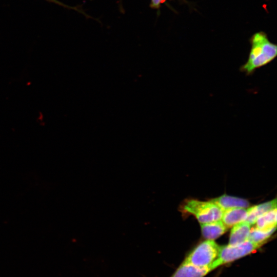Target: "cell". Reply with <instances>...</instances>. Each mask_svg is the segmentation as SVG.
<instances>
[{
  "instance_id": "1",
  "label": "cell",
  "mask_w": 277,
  "mask_h": 277,
  "mask_svg": "<svg viewBox=\"0 0 277 277\" xmlns=\"http://www.w3.org/2000/svg\"><path fill=\"white\" fill-rule=\"evenodd\" d=\"M249 41L251 49L248 60L240 68V71L247 76L270 63L277 56V46L269 41L265 32L254 33Z\"/></svg>"
},
{
  "instance_id": "2",
  "label": "cell",
  "mask_w": 277,
  "mask_h": 277,
  "mask_svg": "<svg viewBox=\"0 0 277 277\" xmlns=\"http://www.w3.org/2000/svg\"><path fill=\"white\" fill-rule=\"evenodd\" d=\"M262 245L248 240L238 244L220 247L217 256L210 266V269L212 271L222 265L253 253Z\"/></svg>"
},
{
  "instance_id": "3",
  "label": "cell",
  "mask_w": 277,
  "mask_h": 277,
  "mask_svg": "<svg viewBox=\"0 0 277 277\" xmlns=\"http://www.w3.org/2000/svg\"><path fill=\"white\" fill-rule=\"evenodd\" d=\"M219 248L220 246L213 240H207L198 244L183 263L199 268H210L217 256Z\"/></svg>"
},
{
  "instance_id": "4",
  "label": "cell",
  "mask_w": 277,
  "mask_h": 277,
  "mask_svg": "<svg viewBox=\"0 0 277 277\" xmlns=\"http://www.w3.org/2000/svg\"><path fill=\"white\" fill-rule=\"evenodd\" d=\"M183 210L193 215L200 223L220 220L223 210L216 204L210 201L190 200L185 202Z\"/></svg>"
},
{
  "instance_id": "5",
  "label": "cell",
  "mask_w": 277,
  "mask_h": 277,
  "mask_svg": "<svg viewBox=\"0 0 277 277\" xmlns=\"http://www.w3.org/2000/svg\"><path fill=\"white\" fill-rule=\"evenodd\" d=\"M247 214L248 210L245 208H230L223 211L221 221L227 228H229L245 221Z\"/></svg>"
},
{
  "instance_id": "6",
  "label": "cell",
  "mask_w": 277,
  "mask_h": 277,
  "mask_svg": "<svg viewBox=\"0 0 277 277\" xmlns=\"http://www.w3.org/2000/svg\"><path fill=\"white\" fill-rule=\"evenodd\" d=\"M200 225L202 235L207 240L216 239L227 230V227L221 220L209 223H201Z\"/></svg>"
},
{
  "instance_id": "7",
  "label": "cell",
  "mask_w": 277,
  "mask_h": 277,
  "mask_svg": "<svg viewBox=\"0 0 277 277\" xmlns=\"http://www.w3.org/2000/svg\"><path fill=\"white\" fill-rule=\"evenodd\" d=\"M251 225L243 221L232 226L229 236V244L236 245L248 240Z\"/></svg>"
},
{
  "instance_id": "8",
  "label": "cell",
  "mask_w": 277,
  "mask_h": 277,
  "mask_svg": "<svg viewBox=\"0 0 277 277\" xmlns=\"http://www.w3.org/2000/svg\"><path fill=\"white\" fill-rule=\"evenodd\" d=\"M210 271L209 268H199L183 262L170 277H204Z\"/></svg>"
},
{
  "instance_id": "9",
  "label": "cell",
  "mask_w": 277,
  "mask_h": 277,
  "mask_svg": "<svg viewBox=\"0 0 277 277\" xmlns=\"http://www.w3.org/2000/svg\"><path fill=\"white\" fill-rule=\"evenodd\" d=\"M211 201L216 204L223 211L233 208H247L249 206V202L245 199L226 194Z\"/></svg>"
},
{
  "instance_id": "10",
  "label": "cell",
  "mask_w": 277,
  "mask_h": 277,
  "mask_svg": "<svg viewBox=\"0 0 277 277\" xmlns=\"http://www.w3.org/2000/svg\"><path fill=\"white\" fill-rule=\"evenodd\" d=\"M276 207V199L258 205L251 206L247 209L248 214L246 220L250 225L255 223L257 219L271 209Z\"/></svg>"
},
{
  "instance_id": "11",
  "label": "cell",
  "mask_w": 277,
  "mask_h": 277,
  "mask_svg": "<svg viewBox=\"0 0 277 277\" xmlns=\"http://www.w3.org/2000/svg\"><path fill=\"white\" fill-rule=\"evenodd\" d=\"M255 227L260 229H268L276 227V207L260 216L256 220Z\"/></svg>"
},
{
  "instance_id": "12",
  "label": "cell",
  "mask_w": 277,
  "mask_h": 277,
  "mask_svg": "<svg viewBox=\"0 0 277 277\" xmlns=\"http://www.w3.org/2000/svg\"><path fill=\"white\" fill-rule=\"evenodd\" d=\"M276 227L268 229H260L253 227L250 229L248 240L263 245L275 230Z\"/></svg>"
},
{
  "instance_id": "13",
  "label": "cell",
  "mask_w": 277,
  "mask_h": 277,
  "mask_svg": "<svg viewBox=\"0 0 277 277\" xmlns=\"http://www.w3.org/2000/svg\"><path fill=\"white\" fill-rule=\"evenodd\" d=\"M167 0H150V7L154 9H159L161 5Z\"/></svg>"
},
{
  "instance_id": "14",
  "label": "cell",
  "mask_w": 277,
  "mask_h": 277,
  "mask_svg": "<svg viewBox=\"0 0 277 277\" xmlns=\"http://www.w3.org/2000/svg\"><path fill=\"white\" fill-rule=\"evenodd\" d=\"M49 2H50V3H54L55 4H57L58 5H60V6H63V7H66V8H69L70 9H74L73 8V7H70V6H68L62 3H61V2L57 1V0H46Z\"/></svg>"
}]
</instances>
